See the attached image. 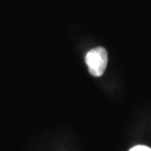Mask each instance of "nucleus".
Returning <instances> with one entry per match:
<instances>
[{"label": "nucleus", "mask_w": 151, "mask_h": 151, "mask_svg": "<svg viewBox=\"0 0 151 151\" xmlns=\"http://www.w3.org/2000/svg\"><path fill=\"white\" fill-rule=\"evenodd\" d=\"M86 62L89 73L94 77H100L104 74L107 67V51L103 47L93 48L86 53Z\"/></svg>", "instance_id": "nucleus-1"}, {"label": "nucleus", "mask_w": 151, "mask_h": 151, "mask_svg": "<svg viewBox=\"0 0 151 151\" xmlns=\"http://www.w3.org/2000/svg\"><path fill=\"white\" fill-rule=\"evenodd\" d=\"M129 151H151V148L144 145H137L132 147V149H129Z\"/></svg>", "instance_id": "nucleus-2"}]
</instances>
